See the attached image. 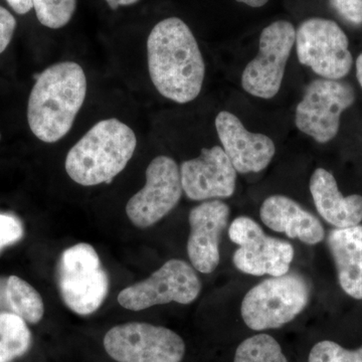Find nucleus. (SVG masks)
I'll list each match as a JSON object with an SVG mask.
<instances>
[{
    "label": "nucleus",
    "instance_id": "15",
    "mask_svg": "<svg viewBox=\"0 0 362 362\" xmlns=\"http://www.w3.org/2000/svg\"><path fill=\"white\" fill-rule=\"evenodd\" d=\"M230 214V206L220 199L202 202L190 211L187 255L195 270L211 274L218 268L221 235Z\"/></svg>",
    "mask_w": 362,
    "mask_h": 362
},
{
    "label": "nucleus",
    "instance_id": "8",
    "mask_svg": "<svg viewBox=\"0 0 362 362\" xmlns=\"http://www.w3.org/2000/svg\"><path fill=\"white\" fill-rule=\"evenodd\" d=\"M296 42V28L288 21H277L262 30L258 54L249 62L240 78L245 92L270 100L278 94L286 66Z\"/></svg>",
    "mask_w": 362,
    "mask_h": 362
},
{
    "label": "nucleus",
    "instance_id": "23",
    "mask_svg": "<svg viewBox=\"0 0 362 362\" xmlns=\"http://www.w3.org/2000/svg\"><path fill=\"white\" fill-rule=\"evenodd\" d=\"M308 362H362V346L349 350L337 342L323 340L312 347Z\"/></svg>",
    "mask_w": 362,
    "mask_h": 362
},
{
    "label": "nucleus",
    "instance_id": "30",
    "mask_svg": "<svg viewBox=\"0 0 362 362\" xmlns=\"http://www.w3.org/2000/svg\"><path fill=\"white\" fill-rule=\"evenodd\" d=\"M356 78L362 89V52L356 59Z\"/></svg>",
    "mask_w": 362,
    "mask_h": 362
},
{
    "label": "nucleus",
    "instance_id": "24",
    "mask_svg": "<svg viewBox=\"0 0 362 362\" xmlns=\"http://www.w3.org/2000/svg\"><path fill=\"white\" fill-rule=\"evenodd\" d=\"M23 226L16 216L0 214V252L23 239Z\"/></svg>",
    "mask_w": 362,
    "mask_h": 362
},
{
    "label": "nucleus",
    "instance_id": "12",
    "mask_svg": "<svg viewBox=\"0 0 362 362\" xmlns=\"http://www.w3.org/2000/svg\"><path fill=\"white\" fill-rule=\"evenodd\" d=\"M146 182L126 206L133 225L146 228L168 216L180 202L183 189L180 168L171 157L157 156L146 169Z\"/></svg>",
    "mask_w": 362,
    "mask_h": 362
},
{
    "label": "nucleus",
    "instance_id": "5",
    "mask_svg": "<svg viewBox=\"0 0 362 362\" xmlns=\"http://www.w3.org/2000/svg\"><path fill=\"white\" fill-rule=\"evenodd\" d=\"M57 278L62 299L78 315L88 316L96 312L108 295V275L96 250L87 243L63 252Z\"/></svg>",
    "mask_w": 362,
    "mask_h": 362
},
{
    "label": "nucleus",
    "instance_id": "7",
    "mask_svg": "<svg viewBox=\"0 0 362 362\" xmlns=\"http://www.w3.org/2000/svg\"><path fill=\"white\" fill-rule=\"evenodd\" d=\"M296 51L300 64L327 80H341L354 65L346 33L334 21L311 18L296 30Z\"/></svg>",
    "mask_w": 362,
    "mask_h": 362
},
{
    "label": "nucleus",
    "instance_id": "31",
    "mask_svg": "<svg viewBox=\"0 0 362 362\" xmlns=\"http://www.w3.org/2000/svg\"><path fill=\"white\" fill-rule=\"evenodd\" d=\"M0 139H1V134H0Z\"/></svg>",
    "mask_w": 362,
    "mask_h": 362
},
{
    "label": "nucleus",
    "instance_id": "1",
    "mask_svg": "<svg viewBox=\"0 0 362 362\" xmlns=\"http://www.w3.org/2000/svg\"><path fill=\"white\" fill-rule=\"evenodd\" d=\"M147 59L152 84L161 96L187 104L201 94L206 64L194 33L180 18H165L152 28Z\"/></svg>",
    "mask_w": 362,
    "mask_h": 362
},
{
    "label": "nucleus",
    "instance_id": "26",
    "mask_svg": "<svg viewBox=\"0 0 362 362\" xmlns=\"http://www.w3.org/2000/svg\"><path fill=\"white\" fill-rule=\"evenodd\" d=\"M16 28V18L6 8L0 6V54L11 44Z\"/></svg>",
    "mask_w": 362,
    "mask_h": 362
},
{
    "label": "nucleus",
    "instance_id": "27",
    "mask_svg": "<svg viewBox=\"0 0 362 362\" xmlns=\"http://www.w3.org/2000/svg\"><path fill=\"white\" fill-rule=\"evenodd\" d=\"M7 4L18 14H26L32 11V0H6Z\"/></svg>",
    "mask_w": 362,
    "mask_h": 362
},
{
    "label": "nucleus",
    "instance_id": "17",
    "mask_svg": "<svg viewBox=\"0 0 362 362\" xmlns=\"http://www.w3.org/2000/svg\"><path fill=\"white\" fill-rule=\"evenodd\" d=\"M310 192L318 214L335 228L358 226L362 221V197H343L337 181L329 171L317 168L311 176Z\"/></svg>",
    "mask_w": 362,
    "mask_h": 362
},
{
    "label": "nucleus",
    "instance_id": "22",
    "mask_svg": "<svg viewBox=\"0 0 362 362\" xmlns=\"http://www.w3.org/2000/svg\"><path fill=\"white\" fill-rule=\"evenodd\" d=\"M37 21L42 25L59 30L70 23L77 0H32Z\"/></svg>",
    "mask_w": 362,
    "mask_h": 362
},
{
    "label": "nucleus",
    "instance_id": "6",
    "mask_svg": "<svg viewBox=\"0 0 362 362\" xmlns=\"http://www.w3.org/2000/svg\"><path fill=\"white\" fill-rule=\"evenodd\" d=\"M354 88L339 80L317 78L305 87L295 111L300 132L325 144L337 137L343 112L356 102Z\"/></svg>",
    "mask_w": 362,
    "mask_h": 362
},
{
    "label": "nucleus",
    "instance_id": "13",
    "mask_svg": "<svg viewBox=\"0 0 362 362\" xmlns=\"http://www.w3.org/2000/svg\"><path fill=\"white\" fill-rule=\"evenodd\" d=\"M237 170L221 146L204 148L180 166L182 189L192 201L228 199L235 192Z\"/></svg>",
    "mask_w": 362,
    "mask_h": 362
},
{
    "label": "nucleus",
    "instance_id": "9",
    "mask_svg": "<svg viewBox=\"0 0 362 362\" xmlns=\"http://www.w3.org/2000/svg\"><path fill=\"white\" fill-rule=\"evenodd\" d=\"M103 344L108 356L117 362H181L187 349L175 331L144 322L111 328Z\"/></svg>",
    "mask_w": 362,
    "mask_h": 362
},
{
    "label": "nucleus",
    "instance_id": "3",
    "mask_svg": "<svg viewBox=\"0 0 362 362\" xmlns=\"http://www.w3.org/2000/svg\"><path fill=\"white\" fill-rule=\"evenodd\" d=\"M137 138L118 119L100 121L69 151L65 168L71 180L83 187L110 183L134 156Z\"/></svg>",
    "mask_w": 362,
    "mask_h": 362
},
{
    "label": "nucleus",
    "instance_id": "25",
    "mask_svg": "<svg viewBox=\"0 0 362 362\" xmlns=\"http://www.w3.org/2000/svg\"><path fill=\"white\" fill-rule=\"evenodd\" d=\"M329 4L350 25H362V0H329Z\"/></svg>",
    "mask_w": 362,
    "mask_h": 362
},
{
    "label": "nucleus",
    "instance_id": "28",
    "mask_svg": "<svg viewBox=\"0 0 362 362\" xmlns=\"http://www.w3.org/2000/svg\"><path fill=\"white\" fill-rule=\"evenodd\" d=\"M112 11H116L120 6H129L137 4L139 0H105Z\"/></svg>",
    "mask_w": 362,
    "mask_h": 362
},
{
    "label": "nucleus",
    "instance_id": "11",
    "mask_svg": "<svg viewBox=\"0 0 362 362\" xmlns=\"http://www.w3.org/2000/svg\"><path fill=\"white\" fill-rule=\"evenodd\" d=\"M228 237L239 246L233 256L238 270L247 275L272 277L289 273L294 247L287 240L267 235L252 218L238 216L228 228Z\"/></svg>",
    "mask_w": 362,
    "mask_h": 362
},
{
    "label": "nucleus",
    "instance_id": "18",
    "mask_svg": "<svg viewBox=\"0 0 362 362\" xmlns=\"http://www.w3.org/2000/svg\"><path fill=\"white\" fill-rule=\"evenodd\" d=\"M327 245L340 287L349 296L362 300V226L333 228Z\"/></svg>",
    "mask_w": 362,
    "mask_h": 362
},
{
    "label": "nucleus",
    "instance_id": "10",
    "mask_svg": "<svg viewBox=\"0 0 362 362\" xmlns=\"http://www.w3.org/2000/svg\"><path fill=\"white\" fill-rule=\"evenodd\" d=\"M201 291V279L194 267L182 259H171L149 278L122 290L118 302L128 310L141 311L171 302L190 304Z\"/></svg>",
    "mask_w": 362,
    "mask_h": 362
},
{
    "label": "nucleus",
    "instance_id": "19",
    "mask_svg": "<svg viewBox=\"0 0 362 362\" xmlns=\"http://www.w3.org/2000/svg\"><path fill=\"white\" fill-rule=\"evenodd\" d=\"M4 302L9 312L21 317L26 323L37 324L45 314L40 293L18 276H9L4 285Z\"/></svg>",
    "mask_w": 362,
    "mask_h": 362
},
{
    "label": "nucleus",
    "instance_id": "2",
    "mask_svg": "<svg viewBox=\"0 0 362 362\" xmlns=\"http://www.w3.org/2000/svg\"><path fill=\"white\" fill-rule=\"evenodd\" d=\"M87 96V78L75 62H62L37 77L28 105V122L33 135L45 143L65 137Z\"/></svg>",
    "mask_w": 362,
    "mask_h": 362
},
{
    "label": "nucleus",
    "instance_id": "20",
    "mask_svg": "<svg viewBox=\"0 0 362 362\" xmlns=\"http://www.w3.org/2000/svg\"><path fill=\"white\" fill-rule=\"evenodd\" d=\"M32 343V332L21 317L0 312V362H13L25 356Z\"/></svg>",
    "mask_w": 362,
    "mask_h": 362
},
{
    "label": "nucleus",
    "instance_id": "16",
    "mask_svg": "<svg viewBox=\"0 0 362 362\" xmlns=\"http://www.w3.org/2000/svg\"><path fill=\"white\" fill-rule=\"evenodd\" d=\"M259 218L274 232L285 233L309 246L319 244L325 237L321 221L286 195L274 194L266 199L259 209Z\"/></svg>",
    "mask_w": 362,
    "mask_h": 362
},
{
    "label": "nucleus",
    "instance_id": "21",
    "mask_svg": "<svg viewBox=\"0 0 362 362\" xmlns=\"http://www.w3.org/2000/svg\"><path fill=\"white\" fill-rule=\"evenodd\" d=\"M233 362H288V359L275 338L259 333L240 343Z\"/></svg>",
    "mask_w": 362,
    "mask_h": 362
},
{
    "label": "nucleus",
    "instance_id": "29",
    "mask_svg": "<svg viewBox=\"0 0 362 362\" xmlns=\"http://www.w3.org/2000/svg\"><path fill=\"white\" fill-rule=\"evenodd\" d=\"M237 1L250 7H254V8H259V7L266 6L269 0H237Z\"/></svg>",
    "mask_w": 362,
    "mask_h": 362
},
{
    "label": "nucleus",
    "instance_id": "14",
    "mask_svg": "<svg viewBox=\"0 0 362 362\" xmlns=\"http://www.w3.org/2000/svg\"><path fill=\"white\" fill-rule=\"evenodd\" d=\"M221 148L242 175L261 173L276 154L275 143L269 136L252 133L235 114L221 111L214 120Z\"/></svg>",
    "mask_w": 362,
    "mask_h": 362
},
{
    "label": "nucleus",
    "instance_id": "4",
    "mask_svg": "<svg viewBox=\"0 0 362 362\" xmlns=\"http://www.w3.org/2000/svg\"><path fill=\"white\" fill-rule=\"evenodd\" d=\"M310 293V285L300 274L266 279L249 290L243 299V320L255 331L281 328L306 308Z\"/></svg>",
    "mask_w": 362,
    "mask_h": 362
}]
</instances>
